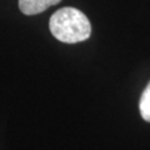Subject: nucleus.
Masks as SVG:
<instances>
[{
    "label": "nucleus",
    "instance_id": "2",
    "mask_svg": "<svg viewBox=\"0 0 150 150\" xmlns=\"http://www.w3.org/2000/svg\"><path fill=\"white\" fill-rule=\"evenodd\" d=\"M62 0H19V9L25 15H36Z\"/></svg>",
    "mask_w": 150,
    "mask_h": 150
},
{
    "label": "nucleus",
    "instance_id": "3",
    "mask_svg": "<svg viewBox=\"0 0 150 150\" xmlns=\"http://www.w3.org/2000/svg\"><path fill=\"white\" fill-rule=\"evenodd\" d=\"M139 110L142 114V118L145 121L150 123V81L142 94V98L139 101Z\"/></svg>",
    "mask_w": 150,
    "mask_h": 150
},
{
    "label": "nucleus",
    "instance_id": "1",
    "mask_svg": "<svg viewBox=\"0 0 150 150\" xmlns=\"http://www.w3.org/2000/svg\"><path fill=\"white\" fill-rule=\"evenodd\" d=\"M49 28L55 39L75 44L90 38L91 25L84 13L75 8H62L50 18Z\"/></svg>",
    "mask_w": 150,
    "mask_h": 150
}]
</instances>
